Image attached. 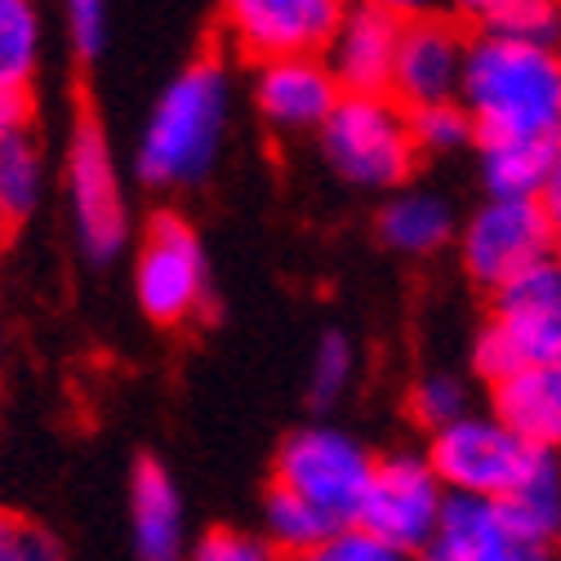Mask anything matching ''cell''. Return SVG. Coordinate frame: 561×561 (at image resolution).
<instances>
[{"label":"cell","instance_id":"cell-8","mask_svg":"<svg viewBox=\"0 0 561 561\" xmlns=\"http://www.w3.org/2000/svg\"><path fill=\"white\" fill-rule=\"evenodd\" d=\"M67 201H72V228L81 250L94 263L116 259L129 241V215L112 144L94 121H77L72 144H67Z\"/></svg>","mask_w":561,"mask_h":561},{"label":"cell","instance_id":"cell-2","mask_svg":"<svg viewBox=\"0 0 561 561\" xmlns=\"http://www.w3.org/2000/svg\"><path fill=\"white\" fill-rule=\"evenodd\" d=\"M232 85L219 58H196L161 90L138 138V179L148 187H196L224 148Z\"/></svg>","mask_w":561,"mask_h":561},{"label":"cell","instance_id":"cell-32","mask_svg":"<svg viewBox=\"0 0 561 561\" xmlns=\"http://www.w3.org/2000/svg\"><path fill=\"white\" fill-rule=\"evenodd\" d=\"M27 116H32V99L27 94H0V134L27 129Z\"/></svg>","mask_w":561,"mask_h":561},{"label":"cell","instance_id":"cell-4","mask_svg":"<svg viewBox=\"0 0 561 561\" xmlns=\"http://www.w3.org/2000/svg\"><path fill=\"white\" fill-rule=\"evenodd\" d=\"M472 362L490 383L530 366H561V276L552 263L500 290L495 321L477 334Z\"/></svg>","mask_w":561,"mask_h":561},{"label":"cell","instance_id":"cell-11","mask_svg":"<svg viewBox=\"0 0 561 561\" xmlns=\"http://www.w3.org/2000/svg\"><path fill=\"white\" fill-rule=\"evenodd\" d=\"M343 5L334 0H237L228 5V32L237 45L263 62L276 58H312L334 41Z\"/></svg>","mask_w":561,"mask_h":561},{"label":"cell","instance_id":"cell-13","mask_svg":"<svg viewBox=\"0 0 561 561\" xmlns=\"http://www.w3.org/2000/svg\"><path fill=\"white\" fill-rule=\"evenodd\" d=\"M463 58H468V45L450 23L405 19L397 67H392V94L410 103V112L428 103H450L463 81Z\"/></svg>","mask_w":561,"mask_h":561},{"label":"cell","instance_id":"cell-30","mask_svg":"<svg viewBox=\"0 0 561 561\" xmlns=\"http://www.w3.org/2000/svg\"><path fill=\"white\" fill-rule=\"evenodd\" d=\"M187 561H280L272 543L254 539V535H241V530H209L192 543V557Z\"/></svg>","mask_w":561,"mask_h":561},{"label":"cell","instance_id":"cell-27","mask_svg":"<svg viewBox=\"0 0 561 561\" xmlns=\"http://www.w3.org/2000/svg\"><path fill=\"white\" fill-rule=\"evenodd\" d=\"M410 405H414V414L424 419L428 428L442 433V428L459 424V419L468 414V392H463V383L450 379V375H428V379H419V383H414Z\"/></svg>","mask_w":561,"mask_h":561},{"label":"cell","instance_id":"cell-3","mask_svg":"<svg viewBox=\"0 0 561 561\" xmlns=\"http://www.w3.org/2000/svg\"><path fill=\"white\" fill-rule=\"evenodd\" d=\"M548 455L522 442L495 414H463L459 424L433 433L428 463L450 500L500 504L543 463Z\"/></svg>","mask_w":561,"mask_h":561},{"label":"cell","instance_id":"cell-33","mask_svg":"<svg viewBox=\"0 0 561 561\" xmlns=\"http://www.w3.org/2000/svg\"><path fill=\"white\" fill-rule=\"evenodd\" d=\"M539 205H543V215L552 219V228H557V237H561V148H557V165H552V174H548V187H543Z\"/></svg>","mask_w":561,"mask_h":561},{"label":"cell","instance_id":"cell-1","mask_svg":"<svg viewBox=\"0 0 561 561\" xmlns=\"http://www.w3.org/2000/svg\"><path fill=\"white\" fill-rule=\"evenodd\" d=\"M481 144H561V54L543 45L477 36L459 81Z\"/></svg>","mask_w":561,"mask_h":561},{"label":"cell","instance_id":"cell-14","mask_svg":"<svg viewBox=\"0 0 561 561\" xmlns=\"http://www.w3.org/2000/svg\"><path fill=\"white\" fill-rule=\"evenodd\" d=\"M424 561H548V548L517 535L500 504L450 500Z\"/></svg>","mask_w":561,"mask_h":561},{"label":"cell","instance_id":"cell-28","mask_svg":"<svg viewBox=\"0 0 561 561\" xmlns=\"http://www.w3.org/2000/svg\"><path fill=\"white\" fill-rule=\"evenodd\" d=\"M295 561H405V552L362 526H339L330 539H321L312 552H304Z\"/></svg>","mask_w":561,"mask_h":561},{"label":"cell","instance_id":"cell-6","mask_svg":"<svg viewBox=\"0 0 561 561\" xmlns=\"http://www.w3.org/2000/svg\"><path fill=\"white\" fill-rule=\"evenodd\" d=\"M375 477V459L334 428H304L276 455V485L321 508L334 526H353Z\"/></svg>","mask_w":561,"mask_h":561},{"label":"cell","instance_id":"cell-12","mask_svg":"<svg viewBox=\"0 0 561 561\" xmlns=\"http://www.w3.org/2000/svg\"><path fill=\"white\" fill-rule=\"evenodd\" d=\"M405 14L397 5H357L343 10V23L330 41V77L347 94H383L392 90L397 45Z\"/></svg>","mask_w":561,"mask_h":561},{"label":"cell","instance_id":"cell-21","mask_svg":"<svg viewBox=\"0 0 561 561\" xmlns=\"http://www.w3.org/2000/svg\"><path fill=\"white\" fill-rule=\"evenodd\" d=\"M45 196V157L32 129L0 134V219H32Z\"/></svg>","mask_w":561,"mask_h":561},{"label":"cell","instance_id":"cell-24","mask_svg":"<svg viewBox=\"0 0 561 561\" xmlns=\"http://www.w3.org/2000/svg\"><path fill=\"white\" fill-rule=\"evenodd\" d=\"M263 526H267V539L276 548H286L295 557L312 552L321 539H330L339 530L321 508H312L308 500H299L295 490H286V485H272L267 490V500H263Z\"/></svg>","mask_w":561,"mask_h":561},{"label":"cell","instance_id":"cell-15","mask_svg":"<svg viewBox=\"0 0 561 561\" xmlns=\"http://www.w3.org/2000/svg\"><path fill=\"white\" fill-rule=\"evenodd\" d=\"M339 85L317 58H276L254 77V103L276 129H321L339 107Z\"/></svg>","mask_w":561,"mask_h":561},{"label":"cell","instance_id":"cell-35","mask_svg":"<svg viewBox=\"0 0 561 561\" xmlns=\"http://www.w3.org/2000/svg\"><path fill=\"white\" fill-rule=\"evenodd\" d=\"M5 241H10V224L0 219V254H5Z\"/></svg>","mask_w":561,"mask_h":561},{"label":"cell","instance_id":"cell-22","mask_svg":"<svg viewBox=\"0 0 561 561\" xmlns=\"http://www.w3.org/2000/svg\"><path fill=\"white\" fill-rule=\"evenodd\" d=\"M468 19L490 41H517L543 49H557L561 41V5H548V0H481V5H468Z\"/></svg>","mask_w":561,"mask_h":561},{"label":"cell","instance_id":"cell-7","mask_svg":"<svg viewBox=\"0 0 561 561\" xmlns=\"http://www.w3.org/2000/svg\"><path fill=\"white\" fill-rule=\"evenodd\" d=\"M557 228L539 201H485L463 228V263L485 290H508L513 280L552 263Z\"/></svg>","mask_w":561,"mask_h":561},{"label":"cell","instance_id":"cell-19","mask_svg":"<svg viewBox=\"0 0 561 561\" xmlns=\"http://www.w3.org/2000/svg\"><path fill=\"white\" fill-rule=\"evenodd\" d=\"M450 205L433 192H401L383 205L379 215V237L388 250H401V254H433L450 241Z\"/></svg>","mask_w":561,"mask_h":561},{"label":"cell","instance_id":"cell-5","mask_svg":"<svg viewBox=\"0 0 561 561\" xmlns=\"http://www.w3.org/2000/svg\"><path fill=\"white\" fill-rule=\"evenodd\" d=\"M321 148L357 187H397L414 165L410 116L383 94H343L321 125Z\"/></svg>","mask_w":561,"mask_h":561},{"label":"cell","instance_id":"cell-26","mask_svg":"<svg viewBox=\"0 0 561 561\" xmlns=\"http://www.w3.org/2000/svg\"><path fill=\"white\" fill-rule=\"evenodd\" d=\"M353 370H357V353L347 334H325L321 347L312 353V375H308V397L312 405H334L347 383H353Z\"/></svg>","mask_w":561,"mask_h":561},{"label":"cell","instance_id":"cell-36","mask_svg":"<svg viewBox=\"0 0 561 561\" xmlns=\"http://www.w3.org/2000/svg\"><path fill=\"white\" fill-rule=\"evenodd\" d=\"M557 543H561V530H557Z\"/></svg>","mask_w":561,"mask_h":561},{"label":"cell","instance_id":"cell-17","mask_svg":"<svg viewBox=\"0 0 561 561\" xmlns=\"http://www.w3.org/2000/svg\"><path fill=\"white\" fill-rule=\"evenodd\" d=\"M495 419L535 450L552 455L561 446V366H530L495 383Z\"/></svg>","mask_w":561,"mask_h":561},{"label":"cell","instance_id":"cell-23","mask_svg":"<svg viewBox=\"0 0 561 561\" xmlns=\"http://www.w3.org/2000/svg\"><path fill=\"white\" fill-rule=\"evenodd\" d=\"M500 513L530 543L548 548V539H557V530H561V468L552 455L513 490L508 500H500Z\"/></svg>","mask_w":561,"mask_h":561},{"label":"cell","instance_id":"cell-20","mask_svg":"<svg viewBox=\"0 0 561 561\" xmlns=\"http://www.w3.org/2000/svg\"><path fill=\"white\" fill-rule=\"evenodd\" d=\"M45 58L41 10L27 0H0V94H27Z\"/></svg>","mask_w":561,"mask_h":561},{"label":"cell","instance_id":"cell-9","mask_svg":"<svg viewBox=\"0 0 561 561\" xmlns=\"http://www.w3.org/2000/svg\"><path fill=\"white\" fill-rule=\"evenodd\" d=\"M446 504L450 495L437 481L428 455H388L383 463H375V477L366 485V500L353 526L410 552V548L433 543Z\"/></svg>","mask_w":561,"mask_h":561},{"label":"cell","instance_id":"cell-31","mask_svg":"<svg viewBox=\"0 0 561 561\" xmlns=\"http://www.w3.org/2000/svg\"><path fill=\"white\" fill-rule=\"evenodd\" d=\"M0 561H62V548L41 526L0 517Z\"/></svg>","mask_w":561,"mask_h":561},{"label":"cell","instance_id":"cell-34","mask_svg":"<svg viewBox=\"0 0 561 561\" xmlns=\"http://www.w3.org/2000/svg\"><path fill=\"white\" fill-rule=\"evenodd\" d=\"M552 272L561 276V237H557V250H552Z\"/></svg>","mask_w":561,"mask_h":561},{"label":"cell","instance_id":"cell-16","mask_svg":"<svg viewBox=\"0 0 561 561\" xmlns=\"http://www.w3.org/2000/svg\"><path fill=\"white\" fill-rule=\"evenodd\" d=\"M129 535L138 561H183L187 548L183 495L157 459H144L129 477Z\"/></svg>","mask_w":561,"mask_h":561},{"label":"cell","instance_id":"cell-29","mask_svg":"<svg viewBox=\"0 0 561 561\" xmlns=\"http://www.w3.org/2000/svg\"><path fill=\"white\" fill-rule=\"evenodd\" d=\"M62 27H67V41L81 58H99L107 49V32H112V14L99 0H72L62 10Z\"/></svg>","mask_w":561,"mask_h":561},{"label":"cell","instance_id":"cell-18","mask_svg":"<svg viewBox=\"0 0 561 561\" xmlns=\"http://www.w3.org/2000/svg\"><path fill=\"white\" fill-rule=\"evenodd\" d=\"M561 144H481V179L490 187V201H539L548 187V174L557 165Z\"/></svg>","mask_w":561,"mask_h":561},{"label":"cell","instance_id":"cell-10","mask_svg":"<svg viewBox=\"0 0 561 561\" xmlns=\"http://www.w3.org/2000/svg\"><path fill=\"white\" fill-rule=\"evenodd\" d=\"M209 295L201 237L179 215H157L134 263V299L157 325H183Z\"/></svg>","mask_w":561,"mask_h":561},{"label":"cell","instance_id":"cell-25","mask_svg":"<svg viewBox=\"0 0 561 561\" xmlns=\"http://www.w3.org/2000/svg\"><path fill=\"white\" fill-rule=\"evenodd\" d=\"M477 129L472 116L463 112V103H428V107H414L410 112V138L414 148H428V152H455L459 144H468Z\"/></svg>","mask_w":561,"mask_h":561}]
</instances>
